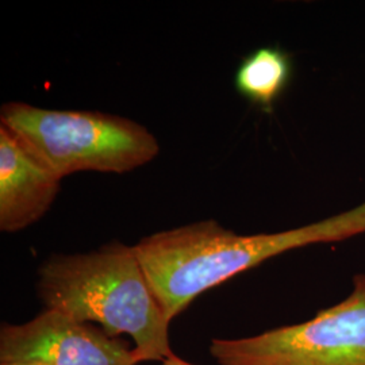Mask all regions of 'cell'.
<instances>
[{
	"label": "cell",
	"instance_id": "6da1fadb",
	"mask_svg": "<svg viewBox=\"0 0 365 365\" xmlns=\"http://www.w3.org/2000/svg\"><path fill=\"white\" fill-rule=\"evenodd\" d=\"M365 233V202L322 221L277 233L237 235L202 221L144 237L134 245L170 322L203 292L294 249Z\"/></svg>",
	"mask_w": 365,
	"mask_h": 365
},
{
	"label": "cell",
	"instance_id": "7a4b0ae2",
	"mask_svg": "<svg viewBox=\"0 0 365 365\" xmlns=\"http://www.w3.org/2000/svg\"><path fill=\"white\" fill-rule=\"evenodd\" d=\"M37 292L45 309L98 324L111 337L128 334L141 363L173 354L170 318L134 245L111 241L87 253L53 255L39 267Z\"/></svg>",
	"mask_w": 365,
	"mask_h": 365
},
{
	"label": "cell",
	"instance_id": "3957f363",
	"mask_svg": "<svg viewBox=\"0 0 365 365\" xmlns=\"http://www.w3.org/2000/svg\"><path fill=\"white\" fill-rule=\"evenodd\" d=\"M0 125L15 133L61 179L78 172L126 173L156 158V137L138 122L101 111L51 110L10 102Z\"/></svg>",
	"mask_w": 365,
	"mask_h": 365
},
{
	"label": "cell",
	"instance_id": "277c9868",
	"mask_svg": "<svg viewBox=\"0 0 365 365\" xmlns=\"http://www.w3.org/2000/svg\"><path fill=\"white\" fill-rule=\"evenodd\" d=\"M220 365H365V274L337 304L304 322L244 339H214Z\"/></svg>",
	"mask_w": 365,
	"mask_h": 365
},
{
	"label": "cell",
	"instance_id": "5b68a950",
	"mask_svg": "<svg viewBox=\"0 0 365 365\" xmlns=\"http://www.w3.org/2000/svg\"><path fill=\"white\" fill-rule=\"evenodd\" d=\"M137 365L140 357L128 344L103 329L45 309L24 324H3L0 364Z\"/></svg>",
	"mask_w": 365,
	"mask_h": 365
},
{
	"label": "cell",
	"instance_id": "8992f818",
	"mask_svg": "<svg viewBox=\"0 0 365 365\" xmlns=\"http://www.w3.org/2000/svg\"><path fill=\"white\" fill-rule=\"evenodd\" d=\"M61 178L15 133L0 125V230L16 233L38 222L60 192Z\"/></svg>",
	"mask_w": 365,
	"mask_h": 365
},
{
	"label": "cell",
	"instance_id": "52a82bcc",
	"mask_svg": "<svg viewBox=\"0 0 365 365\" xmlns=\"http://www.w3.org/2000/svg\"><path fill=\"white\" fill-rule=\"evenodd\" d=\"M292 73L291 60L280 48L265 46L247 56L235 76L237 92L261 110L271 113L286 91Z\"/></svg>",
	"mask_w": 365,
	"mask_h": 365
},
{
	"label": "cell",
	"instance_id": "ba28073f",
	"mask_svg": "<svg viewBox=\"0 0 365 365\" xmlns=\"http://www.w3.org/2000/svg\"><path fill=\"white\" fill-rule=\"evenodd\" d=\"M163 365H194L191 364V363H188V361H185V360H182L180 359L179 356H176L175 353L170 356V357H167L164 361H163Z\"/></svg>",
	"mask_w": 365,
	"mask_h": 365
},
{
	"label": "cell",
	"instance_id": "9c48e42d",
	"mask_svg": "<svg viewBox=\"0 0 365 365\" xmlns=\"http://www.w3.org/2000/svg\"><path fill=\"white\" fill-rule=\"evenodd\" d=\"M0 365H45L41 364V363H31V361H27V363H7V364Z\"/></svg>",
	"mask_w": 365,
	"mask_h": 365
}]
</instances>
